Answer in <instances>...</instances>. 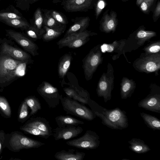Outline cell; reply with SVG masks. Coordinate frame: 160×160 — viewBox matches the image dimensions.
Wrapping results in <instances>:
<instances>
[{"instance_id": "obj_1", "label": "cell", "mask_w": 160, "mask_h": 160, "mask_svg": "<svg viewBox=\"0 0 160 160\" xmlns=\"http://www.w3.org/2000/svg\"><path fill=\"white\" fill-rule=\"evenodd\" d=\"M88 105L96 116L101 119L102 123L108 128L122 130L128 127V122L126 112L119 108L107 109L92 100Z\"/></svg>"}, {"instance_id": "obj_2", "label": "cell", "mask_w": 160, "mask_h": 160, "mask_svg": "<svg viewBox=\"0 0 160 160\" xmlns=\"http://www.w3.org/2000/svg\"><path fill=\"white\" fill-rule=\"evenodd\" d=\"M26 64L8 55L0 54V87H6L22 76Z\"/></svg>"}, {"instance_id": "obj_3", "label": "cell", "mask_w": 160, "mask_h": 160, "mask_svg": "<svg viewBox=\"0 0 160 160\" xmlns=\"http://www.w3.org/2000/svg\"><path fill=\"white\" fill-rule=\"evenodd\" d=\"M8 137L6 135L5 145L14 152L22 149L37 148L45 145L43 142L32 139L24 136L21 132H12Z\"/></svg>"}, {"instance_id": "obj_4", "label": "cell", "mask_w": 160, "mask_h": 160, "mask_svg": "<svg viewBox=\"0 0 160 160\" xmlns=\"http://www.w3.org/2000/svg\"><path fill=\"white\" fill-rule=\"evenodd\" d=\"M60 101L63 110L70 114L88 121L94 119L96 116L91 110L78 101L62 95Z\"/></svg>"}, {"instance_id": "obj_5", "label": "cell", "mask_w": 160, "mask_h": 160, "mask_svg": "<svg viewBox=\"0 0 160 160\" xmlns=\"http://www.w3.org/2000/svg\"><path fill=\"white\" fill-rule=\"evenodd\" d=\"M108 68L107 72L104 73L100 78L96 90L98 96L102 97L105 102L111 100V92L113 88V68L109 63Z\"/></svg>"}, {"instance_id": "obj_6", "label": "cell", "mask_w": 160, "mask_h": 160, "mask_svg": "<svg viewBox=\"0 0 160 160\" xmlns=\"http://www.w3.org/2000/svg\"><path fill=\"white\" fill-rule=\"evenodd\" d=\"M100 143L98 135L91 130H87L83 135L79 138L66 142L68 146L88 150L97 148Z\"/></svg>"}, {"instance_id": "obj_7", "label": "cell", "mask_w": 160, "mask_h": 160, "mask_svg": "<svg viewBox=\"0 0 160 160\" xmlns=\"http://www.w3.org/2000/svg\"><path fill=\"white\" fill-rule=\"evenodd\" d=\"M97 33L86 30L79 32L69 34L60 40L57 43L59 48L67 47L71 48H77L84 45L89 40L91 36Z\"/></svg>"}, {"instance_id": "obj_8", "label": "cell", "mask_w": 160, "mask_h": 160, "mask_svg": "<svg viewBox=\"0 0 160 160\" xmlns=\"http://www.w3.org/2000/svg\"><path fill=\"white\" fill-rule=\"evenodd\" d=\"M6 38L0 39V54H6L16 60L29 64L32 62L31 56L11 44Z\"/></svg>"}, {"instance_id": "obj_9", "label": "cell", "mask_w": 160, "mask_h": 160, "mask_svg": "<svg viewBox=\"0 0 160 160\" xmlns=\"http://www.w3.org/2000/svg\"><path fill=\"white\" fill-rule=\"evenodd\" d=\"M102 61L100 49L97 46L90 51L83 61V68L87 80L92 78L93 73Z\"/></svg>"}, {"instance_id": "obj_10", "label": "cell", "mask_w": 160, "mask_h": 160, "mask_svg": "<svg viewBox=\"0 0 160 160\" xmlns=\"http://www.w3.org/2000/svg\"><path fill=\"white\" fill-rule=\"evenodd\" d=\"M134 66L136 69L147 73L157 71L160 68L159 53L147 54L135 61Z\"/></svg>"}, {"instance_id": "obj_11", "label": "cell", "mask_w": 160, "mask_h": 160, "mask_svg": "<svg viewBox=\"0 0 160 160\" xmlns=\"http://www.w3.org/2000/svg\"><path fill=\"white\" fill-rule=\"evenodd\" d=\"M38 93L45 100L50 108H56L59 104L62 95L57 88L45 82L37 89Z\"/></svg>"}, {"instance_id": "obj_12", "label": "cell", "mask_w": 160, "mask_h": 160, "mask_svg": "<svg viewBox=\"0 0 160 160\" xmlns=\"http://www.w3.org/2000/svg\"><path fill=\"white\" fill-rule=\"evenodd\" d=\"M149 94L138 103V106L146 110L160 113V90L155 85L150 87Z\"/></svg>"}, {"instance_id": "obj_13", "label": "cell", "mask_w": 160, "mask_h": 160, "mask_svg": "<svg viewBox=\"0 0 160 160\" xmlns=\"http://www.w3.org/2000/svg\"><path fill=\"white\" fill-rule=\"evenodd\" d=\"M6 35L13 40L25 50L33 56L38 55L37 45L21 32L6 29Z\"/></svg>"}, {"instance_id": "obj_14", "label": "cell", "mask_w": 160, "mask_h": 160, "mask_svg": "<svg viewBox=\"0 0 160 160\" xmlns=\"http://www.w3.org/2000/svg\"><path fill=\"white\" fill-rule=\"evenodd\" d=\"M96 0H65L61 2L64 10L68 12H86L93 9Z\"/></svg>"}, {"instance_id": "obj_15", "label": "cell", "mask_w": 160, "mask_h": 160, "mask_svg": "<svg viewBox=\"0 0 160 160\" xmlns=\"http://www.w3.org/2000/svg\"><path fill=\"white\" fill-rule=\"evenodd\" d=\"M108 9L106 10L99 22V29L101 32L106 33L114 32L118 24L116 12Z\"/></svg>"}, {"instance_id": "obj_16", "label": "cell", "mask_w": 160, "mask_h": 160, "mask_svg": "<svg viewBox=\"0 0 160 160\" xmlns=\"http://www.w3.org/2000/svg\"><path fill=\"white\" fill-rule=\"evenodd\" d=\"M83 130L79 126L68 125L63 127H58L52 130V135L56 141L67 140L78 136Z\"/></svg>"}, {"instance_id": "obj_17", "label": "cell", "mask_w": 160, "mask_h": 160, "mask_svg": "<svg viewBox=\"0 0 160 160\" xmlns=\"http://www.w3.org/2000/svg\"><path fill=\"white\" fill-rule=\"evenodd\" d=\"M90 19L88 16L76 17L74 20V23L66 31L64 36L69 34L83 32L89 25Z\"/></svg>"}, {"instance_id": "obj_18", "label": "cell", "mask_w": 160, "mask_h": 160, "mask_svg": "<svg viewBox=\"0 0 160 160\" xmlns=\"http://www.w3.org/2000/svg\"><path fill=\"white\" fill-rule=\"evenodd\" d=\"M85 153L73 149L68 150H62L57 152L54 155L55 158L58 160H82Z\"/></svg>"}, {"instance_id": "obj_19", "label": "cell", "mask_w": 160, "mask_h": 160, "mask_svg": "<svg viewBox=\"0 0 160 160\" xmlns=\"http://www.w3.org/2000/svg\"><path fill=\"white\" fill-rule=\"evenodd\" d=\"M23 126L37 128L52 134V130L49 122L46 119L43 117L31 118Z\"/></svg>"}, {"instance_id": "obj_20", "label": "cell", "mask_w": 160, "mask_h": 160, "mask_svg": "<svg viewBox=\"0 0 160 160\" xmlns=\"http://www.w3.org/2000/svg\"><path fill=\"white\" fill-rule=\"evenodd\" d=\"M43 16V26H45L58 31L63 32L66 25L57 21L50 14L48 9H42Z\"/></svg>"}, {"instance_id": "obj_21", "label": "cell", "mask_w": 160, "mask_h": 160, "mask_svg": "<svg viewBox=\"0 0 160 160\" xmlns=\"http://www.w3.org/2000/svg\"><path fill=\"white\" fill-rule=\"evenodd\" d=\"M136 83L132 79L124 77L121 84L120 94L121 98L126 99L131 97L136 88Z\"/></svg>"}, {"instance_id": "obj_22", "label": "cell", "mask_w": 160, "mask_h": 160, "mask_svg": "<svg viewBox=\"0 0 160 160\" xmlns=\"http://www.w3.org/2000/svg\"><path fill=\"white\" fill-rule=\"evenodd\" d=\"M129 148L132 151L138 154L144 153L151 150L144 141L139 138H133L128 141Z\"/></svg>"}, {"instance_id": "obj_23", "label": "cell", "mask_w": 160, "mask_h": 160, "mask_svg": "<svg viewBox=\"0 0 160 160\" xmlns=\"http://www.w3.org/2000/svg\"><path fill=\"white\" fill-rule=\"evenodd\" d=\"M31 25L33 26L42 36L45 32L43 28V16L42 9L38 8L35 11L33 18L31 20Z\"/></svg>"}, {"instance_id": "obj_24", "label": "cell", "mask_w": 160, "mask_h": 160, "mask_svg": "<svg viewBox=\"0 0 160 160\" xmlns=\"http://www.w3.org/2000/svg\"><path fill=\"white\" fill-rule=\"evenodd\" d=\"M58 127H63L68 125L77 126L83 125L84 122L69 115H60L55 118Z\"/></svg>"}, {"instance_id": "obj_25", "label": "cell", "mask_w": 160, "mask_h": 160, "mask_svg": "<svg viewBox=\"0 0 160 160\" xmlns=\"http://www.w3.org/2000/svg\"><path fill=\"white\" fill-rule=\"evenodd\" d=\"M145 28L143 25H141L133 34L135 38L138 40L141 44L156 35V32L152 31L146 30Z\"/></svg>"}, {"instance_id": "obj_26", "label": "cell", "mask_w": 160, "mask_h": 160, "mask_svg": "<svg viewBox=\"0 0 160 160\" xmlns=\"http://www.w3.org/2000/svg\"><path fill=\"white\" fill-rule=\"evenodd\" d=\"M24 19L22 14L13 6L0 11V21L7 19Z\"/></svg>"}, {"instance_id": "obj_27", "label": "cell", "mask_w": 160, "mask_h": 160, "mask_svg": "<svg viewBox=\"0 0 160 160\" xmlns=\"http://www.w3.org/2000/svg\"><path fill=\"white\" fill-rule=\"evenodd\" d=\"M140 115L147 127L153 130H160V120L151 115L141 112Z\"/></svg>"}, {"instance_id": "obj_28", "label": "cell", "mask_w": 160, "mask_h": 160, "mask_svg": "<svg viewBox=\"0 0 160 160\" xmlns=\"http://www.w3.org/2000/svg\"><path fill=\"white\" fill-rule=\"evenodd\" d=\"M0 21L9 26L15 28L20 29L22 30H26L31 25L26 19H4L0 20Z\"/></svg>"}, {"instance_id": "obj_29", "label": "cell", "mask_w": 160, "mask_h": 160, "mask_svg": "<svg viewBox=\"0 0 160 160\" xmlns=\"http://www.w3.org/2000/svg\"><path fill=\"white\" fill-rule=\"evenodd\" d=\"M72 56L66 54L62 58L59 62L58 66V73L59 77L63 78L70 67L72 60Z\"/></svg>"}, {"instance_id": "obj_30", "label": "cell", "mask_w": 160, "mask_h": 160, "mask_svg": "<svg viewBox=\"0 0 160 160\" xmlns=\"http://www.w3.org/2000/svg\"><path fill=\"white\" fill-rule=\"evenodd\" d=\"M24 101L31 109L30 116L36 114L41 108V105L39 100L35 96L28 97Z\"/></svg>"}, {"instance_id": "obj_31", "label": "cell", "mask_w": 160, "mask_h": 160, "mask_svg": "<svg viewBox=\"0 0 160 160\" xmlns=\"http://www.w3.org/2000/svg\"><path fill=\"white\" fill-rule=\"evenodd\" d=\"M22 131L32 135L41 137L45 139L48 138L52 134L45 132L37 128L22 126L20 128Z\"/></svg>"}, {"instance_id": "obj_32", "label": "cell", "mask_w": 160, "mask_h": 160, "mask_svg": "<svg viewBox=\"0 0 160 160\" xmlns=\"http://www.w3.org/2000/svg\"><path fill=\"white\" fill-rule=\"evenodd\" d=\"M63 90L67 97L83 104H87L88 99H86L80 95L74 89L66 88H63Z\"/></svg>"}, {"instance_id": "obj_33", "label": "cell", "mask_w": 160, "mask_h": 160, "mask_svg": "<svg viewBox=\"0 0 160 160\" xmlns=\"http://www.w3.org/2000/svg\"><path fill=\"white\" fill-rule=\"evenodd\" d=\"M45 32L43 35L42 38L44 41L48 42L58 37L62 32L58 31L45 26H43Z\"/></svg>"}, {"instance_id": "obj_34", "label": "cell", "mask_w": 160, "mask_h": 160, "mask_svg": "<svg viewBox=\"0 0 160 160\" xmlns=\"http://www.w3.org/2000/svg\"><path fill=\"white\" fill-rule=\"evenodd\" d=\"M48 10L51 15L58 22L66 25L68 23L67 17L62 13L55 10L48 9Z\"/></svg>"}, {"instance_id": "obj_35", "label": "cell", "mask_w": 160, "mask_h": 160, "mask_svg": "<svg viewBox=\"0 0 160 160\" xmlns=\"http://www.w3.org/2000/svg\"><path fill=\"white\" fill-rule=\"evenodd\" d=\"M156 0H143L139 6V8L143 13L149 14L152 11V7Z\"/></svg>"}, {"instance_id": "obj_36", "label": "cell", "mask_w": 160, "mask_h": 160, "mask_svg": "<svg viewBox=\"0 0 160 160\" xmlns=\"http://www.w3.org/2000/svg\"><path fill=\"white\" fill-rule=\"evenodd\" d=\"M107 5L106 0H96L94 8L96 20L98 19Z\"/></svg>"}, {"instance_id": "obj_37", "label": "cell", "mask_w": 160, "mask_h": 160, "mask_svg": "<svg viewBox=\"0 0 160 160\" xmlns=\"http://www.w3.org/2000/svg\"><path fill=\"white\" fill-rule=\"evenodd\" d=\"M0 109L3 113L8 117L11 116L10 107L5 98L0 96Z\"/></svg>"}, {"instance_id": "obj_38", "label": "cell", "mask_w": 160, "mask_h": 160, "mask_svg": "<svg viewBox=\"0 0 160 160\" xmlns=\"http://www.w3.org/2000/svg\"><path fill=\"white\" fill-rule=\"evenodd\" d=\"M160 42H158L150 44L146 47L144 49L146 54H153L157 53L160 49Z\"/></svg>"}, {"instance_id": "obj_39", "label": "cell", "mask_w": 160, "mask_h": 160, "mask_svg": "<svg viewBox=\"0 0 160 160\" xmlns=\"http://www.w3.org/2000/svg\"><path fill=\"white\" fill-rule=\"evenodd\" d=\"M16 6L22 11H28L30 7V0H14Z\"/></svg>"}, {"instance_id": "obj_40", "label": "cell", "mask_w": 160, "mask_h": 160, "mask_svg": "<svg viewBox=\"0 0 160 160\" xmlns=\"http://www.w3.org/2000/svg\"><path fill=\"white\" fill-rule=\"evenodd\" d=\"M28 106L26 102L24 101L21 106L19 116L18 119L20 121L25 120L28 115Z\"/></svg>"}, {"instance_id": "obj_41", "label": "cell", "mask_w": 160, "mask_h": 160, "mask_svg": "<svg viewBox=\"0 0 160 160\" xmlns=\"http://www.w3.org/2000/svg\"><path fill=\"white\" fill-rule=\"evenodd\" d=\"M26 31L27 35L33 39H39L42 37L38 31L31 25Z\"/></svg>"}, {"instance_id": "obj_42", "label": "cell", "mask_w": 160, "mask_h": 160, "mask_svg": "<svg viewBox=\"0 0 160 160\" xmlns=\"http://www.w3.org/2000/svg\"><path fill=\"white\" fill-rule=\"evenodd\" d=\"M160 16V2L158 0L153 12L152 19L154 22H156L158 20Z\"/></svg>"}, {"instance_id": "obj_43", "label": "cell", "mask_w": 160, "mask_h": 160, "mask_svg": "<svg viewBox=\"0 0 160 160\" xmlns=\"http://www.w3.org/2000/svg\"><path fill=\"white\" fill-rule=\"evenodd\" d=\"M6 135L3 131H0V156L2 152L3 148L5 145Z\"/></svg>"}, {"instance_id": "obj_44", "label": "cell", "mask_w": 160, "mask_h": 160, "mask_svg": "<svg viewBox=\"0 0 160 160\" xmlns=\"http://www.w3.org/2000/svg\"><path fill=\"white\" fill-rule=\"evenodd\" d=\"M64 0H52V2L53 3L56 4L61 2Z\"/></svg>"}, {"instance_id": "obj_45", "label": "cell", "mask_w": 160, "mask_h": 160, "mask_svg": "<svg viewBox=\"0 0 160 160\" xmlns=\"http://www.w3.org/2000/svg\"><path fill=\"white\" fill-rule=\"evenodd\" d=\"M143 0H137L136 4L137 6L139 7L141 2Z\"/></svg>"}, {"instance_id": "obj_46", "label": "cell", "mask_w": 160, "mask_h": 160, "mask_svg": "<svg viewBox=\"0 0 160 160\" xmlns=\"http://www.w3.org/2000/svg\"><path fill=\"white\" fill-rule=\"evenodd\" d=\"M40 0H30V3L32 4L33 3L36 2Z\"/></svg>"}, {"instance_id": "obj_47", "label": "cell", "mask_w": 160, "mask_h": 160, "mask_svg": "<svg viewBox=\"0 0 160 160\" xmlns=\"http://www.w3.org/2000/svg\"><path fill=\"white\" fill-rule=\"evenodd\" d=\"M121 0L123 2H126L130 0Z\"/></svg>"}, {"instance_id": "obj_48", "label": "cell", "mask_w": 160, "mask_h": 160, "mask_svg": "<svg viewBox=\"0 0 160 160\" xmlns=\"http://www.w3.org/2000/svg\"><path fill=\"white\" fill-rule=\"evenodd\" d=\"M1 0H0V2H1Z\"/></svg>"}]
</instances>
